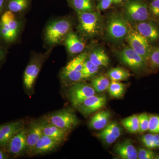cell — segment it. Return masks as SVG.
<instances>
[{
    "label": "cell",
    "mask_w": 159,
    "mask_h": 159,
    "mask_svg": "<svg viewBox=\"0 0 159 159\" xmlns=\"http://www.w3.org/2000/svg\"><path fill=\"white\" fill-rule=\"evenodd\" d=\"M23 28V23L18 15L5 11L0 16V42L6 47L16 42Z\"/></svg>",
    "instance_id": "cell-1"
},
{
    "label": "cell",
    "mask_w": 159,
    "mask_h": 159,
    "mask_svg": "<svg viewBox=\"0 0 159 159\" xmlns=\"http://www.w3.org/2000/svg\"><path fill=\"white\" fill-rule=\"evenodd\" d=\"M130 26L122 12H111L106 20V39L113 43H120L125 40Z\"/></svg>",
    "instance_id": "cell-2"
},
{
    "label": "cell",
    "mask_w": 159,
    "mask_h": 159,
    "mask_svg": "<svg viewBox=\"0 0 159 159\" xmlns=\"http://www.w3.org/2000/svg\"><path fill=\"white\" fill-rule=\"evenodd\" d=\"M76 12L78 20L77 30L81 37L91 39L102 34L103 25L99 12Z\"/></svg>",
    "instance_id": "cell-3"
},
{
    "label": "cell",
    "mask_w": 159,
    "mask_h": 159,
    "mask_svg": "<svg viewBox=\"0 0 159 159\" xmlns=\"http://www.w3.org/2000/svg\"><path fill=\"white\" fill-rule=\"evenodd\" d=\"M73 23L70 19H58L51 22L46 27L45 40L51 46L56 45L64 41L72 31Z\"/></svg>",
    "instance_id": "cell-4"
},
{
    "label": "cell",
    "mask_w": 159,
    "mask_h": 159,
    "mask_svg": "<svg viewBox=\"0 0 159 159\" xmlns=\"http://www.w3.org/2000/svg\"><path fill=\"white\" fill-rule=\"evenodd\" d=\"M122 13L130 25L149 19L148 2L146 0H126Z\"/></svg>",
    "instance_id": "cell-5"
},
{
    "label": "cell",
    "mask_w": 159,
    "mask_h": 159,
    "mask_svg": "<svg viewBox=\"0 0 159 159\" xmlns=\"http://www.w3.org/2000/svg\"><path fill=\"white\" fill-rule=\"evenodd\" d=\"M116 55L123 64L135 73L141 74L149 70L146 60L129 46L117 52Z\"/></svg>",
    "instance_id": "cell-6"
},
{
    "label": "cell",
    "mask_w": 159,
    "mask_h": 159,
    "mask_svg": "<svg viewBox=\"0 0 159 159\" xmlns=\"http://www.w3.org/2000/svg\"><path fill=\"white\" fill-rule=\"evenodd\" d=\"M125 40L127 42L129 47L144 57L147 61L153 47L147 39L130 26Z\"/></svg>",
    "instance_id": "cell-7"
},
{
    "label": "cell",
    "mask_w": 159,
    "mask_h": 159,
    "mask_svg": "<svg viewBox=\"0 0 159 159\" xmlns=\"http://www.w3.org/2000/svg\"><path fill=\"white\" fill-rule=\"evenodd\" d=\"M46 57L45 54H34L31 57L25 70L23 78L24 85L28 90H31L33 87Z\"/></svg>",
    "instance_id": "cell-8"
},
{
    "label": "cell",
    "mask_w": 159,
    "mask_h": 159,
    "mask_svg": "<svg viewBox=\"0 0 159 159\" xmlns=\"http://www.w3.org/2000/svg\"><path fill=\"white\" fill-rule=\"evenodd\" d=\"M48 122L63 129L70 132L79 123V120L73 112L62 110L49 115L46 119Z\"/></svg>",
    "instance_id": "cell-9"
},
{
    "label": "cell",
    "mask_w": 159,
    "mask_h": 159,
    "mask_svg": "<svg viewBox=\"0 0 159 159\" xmlns=\"http://www.w3.org/2000/svg\"><path fill=\"white\" fill-rule=\"evenodd\" d=\"M153 46H159V23L150 19L130 25Z\"/></svg>",
    "instance_id": "cell-10"
},
{
    "label": "cell",
    "mask_w": 159,
    "mask_h": 159,
    "mask_svg": "<svg viewBox=\"0 0 159 159\" xmlns=\"http://www.w3.org/2000/svg\"><path fill=\"white\" fill-rule=\"evenodd\" d=\"M95 93L92 86L79 82L71 86L68 96L72 105L77 108L86 99L95 95Z\"/></svg>",
    "instance_id": "cell-11"
},
{
    "label": "cell",
    "mask_w": 159,
    "mask_h": 159,
    "mask_svg": "<svg viewBox=\"0 0 159 159\" xmlns=\"http://www.w3.org/2000/svg\"><path fill=\"white\" fill-rule=\"evenodd\" d=\"M27 131L28 129L24 127L10 139L5 149L8 154L18 157L26 152Z\"/></svg>",
    "instance_id": "cell-12"
},
{
    "label": "cell",
    "mask_w": 159,
    "mask_h": 159,
    "mask_svg": "<svg viewBox=\"0 0 159 159\" xmlns=\"http://www.w3.org/2000/svg\"><path fill=\"white\" fill-rule=\"evenodd\" d=\"M24 127V123L21 121L0 125V147L5 149L10 139Z\"/></svg>",
    "instance_id": "cell-13"
},
{
    "label": "cell",
    "mask_w": 159,
    "mask_h": 159,
    "mask_svg": "<svg viewBox=\"0 0 159 159\" xmlns=\"http://www.w3.org/2000/svg\"><path fill=\"white\" fill-rule=\"evenodd\" d=\"M107 99L105 96H94L85 99L77 107L84 116H87L105 106Z\"/></svg>",
    "instance_id": "cell-14"
},
{
    "label": "cell",
    "mask_w": 159,
    "mask_h": 159,
    "mask_svg": "<svg viewBox=\"0 0 159 159\" xmlns=\"http://www.w3.org/2000/svg\"><path fill=\"white\" fill-rule=\"evenodd\" d=\"M62 142L43 134L32 150L31 154L42 155L56 149Z\"/></svg>",
    "instance_id": "cell-15"
},
{
    "label": "cell",
    "mask_w": 159,
    "mask_h": 159,
    "mask_svg": "<svg viewBox=\"0 0 159 159\" xmlns=\"http://www.w3.org/2000/svg\"><path fill=\"white\" fill-rule=\"evenodd\" d=\"M63 42L67 51L72 56L82 53L85 48V43L73 31L67 35Z\"/></svg>",
    "instance_id": "cell-16"
},
{
    "label": "cell",
    "mask_w": 159,
    "mask_h": 159,
    "mask_svg": "<svg viewBox=\"0 0 159 159\" xmlns=\"http://www.w3.org/2000/svg\"><path fill=\"white\" fill-rule=\"evenodd\" d=\"M43 122H34L28 129L26 152L31 154L34 146L43 135Z\"/></svg>",
    "instance_id": "cell-17"
},
{
    "label": "cell",
    "mask_w": 159,
    "mask_h": 159,
    "mask_svg": "<svg viewBox=\"0 0 159 159\" xmlns=\"http://www.w3.org/2000/svg\"><path fill=\"white\" fill-rule=\"evenodd\" d=\"M120 127L117 123L112 122L102 129L97 136L107 144L110 145L114 143L121 135Z\"/></svg>",
    "instance_id": "cell-18"
},
{
    "label": "cell",
    "mask_w": 159,
    "mask_h": 159,
    "mask_svg": "<svg viewBox=\"0 0 159 159\" xmlns=\"http://www.w3.org/2000/svg\"><path fill=\"white\" fill-rule=\"evenodd\" d=\"M115 151L122 159H138V151L130 140H126L116 144Z\"/></svg>",
    "instance_id": "cell-19"
},
{
    "label": "cell",
    "mask_w": 159,
    "mask_h": 159,
    "mask_svg": "<svg viewBox=\"0 0 159 159\" xmlns=\"http://www.w3.org/2000/svg\"><path fill=\"white\" fill-rule=\"evenodd\" d=\"M43 134L45 135L62 142L66 139L70 132L59 128L56 125L48 122L47 120L43 121Z\"/></svg>",
    "instance_id": "cell-20"
},
{
    "label": "cell",
    "mask_w": 159,
    "mask_h": 159,
    "mask_svg": "<svg viewBox=\"0 0 159 159\" xmlns=\"http://www.w3.org/2000/svg\"><path fill=\"white\" fill-rule=\"evenodd\" d=\"M89 59L95 66L107 67L109 64V58L105 51L100 48L93 49L88 54Z\"/></svg>",
    "instance_id": "cell-21"
},
{
    "label": "cell",
    "mask_w": 159,
    "mask_h": 159,
    "mask_svg": "<svg viewBox=\"0 0 159 159\" xmlns=\"http://www.w3.org/2000/svg\"><path fill=\"white\" fill-rule=\"evenodd\" d=\"M111 113L108 111H101L91 118L89 125L96 130L103 129L107 125Z\"/></svg>",
    "instance_id": "cell-22"
},
{
    "label": "cell",
    "mask_w": 159,
    "mask_h": 159,
    "mask_svg": "<svg viewBox=\"0 0 159 159\" xmlns=\"http://www.w3.org/2000/svg\"><path fill=\"white\" fill-rule=\"evenodd\" d=\"M60 77L63 83L67 85H73L83 79L81 72L63 69L61 72Z\"/></svg>",
    "instance_id": "cell-23"
},
{
    "label": "cell",
    "mask_w": 159,
    "mask_h": 159,
    "mask_svg": "<svg viewBox=\"0 0 159 159\" xmlns=\"http://www.w3.org/2000/svg\"><path fill=\"white\" fill-rule=\"evenodd\" d=\"M29 0H7L6 11L8 10L19 15L27 10Z\"/></svg>",
    "instance_id": "cell-24"
},
{
    "label": "cell",
    "mask_w": 159,
    "mask_h": 159,
    "mask_svg": "<svg viewBox=\"0 0 159 159\" xmlns=\"http://www.w3.org/2000/svg\"><path fill=\"white\" fill-rule=\"evenodd\" d=\"M70 6L76 11L88 12L95 11L93 0H68Z\"/></svg>",
    "instance_id": "cell-25"
},
{
    "label": "cell",
    "mask_w": 159,
    "mask_h": 159,
    "mask_svg": "<svg viewBox=\"0 0 159 159\" xmlns=\"http://www.w3.org/2000/svg\"><path fill=\"white\" fill-rule=\"evenodd\" d=\"M88 56V54L85 51L78 54L76 57L71 60L63 68V69L68 70L82 71L84 64Z\"/></svg>",
    "instance_id": "cell-26"
},
{
    "label": "cell",
    "mask_w": 159,
    "mask_h": 159,
    "mask_svg": "<svg viewBox=\"0 0 159 159\" xmlns=\"http://www.w3.org/2000/svg\"><path fill=\"white\" fill-rule=\"evenodd\" d=\"M121 123L129 132L132 134L139 132V119L137 115H134L122 119Z\"/></svg>",
    "instance_id": "cell-27"
},
{
    "label": "cell",
    "mask_w": 159,
    "mask_h": 159,
    "mask_svg": "<svg viewBox=\"0 0 159 159\" xmlns=\"http://www.w3.org/2000/svg\"><path fill=\"white\" fill-rule=\"evenodd\" d=\"M108 77L111 81H121L128 79L130 74L128 71L121 68H115L109 71Z\"/></svg>",
    "instance_id": "cell-28"
},
{
    "label": "cell",
    "mask_w": 159,
    "mask_h": 159,
    "mask_svg": "<svg viewBox=\"0 0 159 159\" xmlns=\"http://www.w3.org/2000/svg\"><path fill=\"white\" fill-rule=\"evenodd\" d=\"M110 84L109 80L105 76H101L96 77L92 80L91 86L95 91L101 93L108 89Z\"/></svg>",
    "instance_id": "cell-29"
},
{
    "label": "cell",
    "mask_w": 159,
    "mask_h": 159,
    "mask_svg": "<svg viewBox=\"0 0 159 159\" xmlns=\"http://www.w3.org/2000/svg\"><path fill=\"white\" fill-rule=\"evenodd\" d=\"M147 62L149 70L159 69V46H153Z\"/></svg>",
    "instance_id": "cell-30"
},
{
    "label": "cell",
    "mask_w": 159,
    "mask_h": 159,
    "mask_svg": "<svg viewBox=\"0 0 159 159\" xmlns=\"http://www.w3.org/2000/svg\"><path fill=\"white\" fill-rule=\"evenodd\" d=\"M125 88V85L120 81H111L109 86L108 90L111 97L118 98L123 95Z\"/></svg>",
    "instance_id": "cell-31"
},
{
    "label": "cell",
    "mask_w": 159,
    "mask_h": 159,
    "mask_svg": "<svg viewBox=\"0 0 159 159\" xmlns=\"http://www.w3.org/2000/svg\"><path fill=\"white\" fill-rule=\"evenodd\" d=\"M99 68L100 67L95 66L91 62L88 57L84 62L81 71L83 78V79H87L95 75L99 71Z\"/></svg>",
    "instance_id": "cell-32"
},
{
    "label": "cell",
    "mask_w": 159,
    "mask_h": 159,
    "mask_svg": "<svg viewBox=\"0 0 159 159\" xmlns=\"http://www.w3.org/2000/svg\"><path fill=\"white\" fill-rule=\"evenodd\" d=\"M141 141L146 148L149 149H155V143L159 141V134H148L142 136Z\"/></svg>",
    "instance_id": "cell-33"
},
{
    "label": "cell",
    "mask_w": 159,
    "mask_h": 159,
    "mask_svg": "<svg viewBox=\"0 0 159 159\" xmlns=\"http://www.w3.org/2000/svg\"><path fill=\"white\" fill-rule=\"evenodd\" d=\"M149 19L159 23V0H151L148 2Z\"/></svg>",
    "instance_id": "cell-34"
},
{
    "label": "cell",
    "mask_w": 159,
    "mask_h": 159,
    "mask_svg": "<svg viewBox=\"0 0 159 159\" xmlns=\"http://www.w3.org/2000/svg\"><path fill=\"white\" fill-rule=\"evenodd\" d=\"M139 123V133L147 131L149 126L150 115L146 113H143L138 115Z\"/></svg>",
    "instance_id": "cell-35"
},
{
    "label": "cell",
    "mask_w": 159,
    "mask_h": 159,
    "mask_svg": "<svg viewBox=\"0 0 159 159\" xmlns=\"http://www.w3.org/2000/svg\"><path fill=\"white\" fill-rule=\"evenodd\" d=\"M148 130L152 134H159V116H150Z\"/></svg>",
    "instance_id": "cell-36"
},
{
    "label": "cell",
    "mask_w": 159,
    "mask_h": 159,
    "mask_svg": "<svg viewBox=\"0 0 159 159\" xmlns=\"http://www.w3.org/2000/svg\"><path fill=\"white\" fill-rule=\"evenodd\" d=\"M156 155L154 152L148 148H140L138 152L139 159H154Z\"/></svg>",
    "instance_id": "cell-37"
},
{
    "label": "cell",
    "mask_w": 159,
    "mask_h": 159,
    "mask_svg": "<svg viewBox=\"0 0 159 159\" xmlns=\"http://www.w3.org/2000/svg\"><path fill=\"white\" fill-rule=\"evenodd\" d=\"M114 0H99L97 6L98 11H105L113 4Z\"/></svg>",
    "instance_id": "cell-38"
},
{
    "label": "cell",
    "mask_w": 159,
    "mask_h": 159,
    "mask_svg": "<svg viewBox=\"0 0 159 159\" xmlns=\"http://www.w3.org/2000/svg\"><path fill=\"white\" fill-rule=\"evenodd\" d=\"M7 54V47L0 42V66L5 61Z\"/></svg>",
    "instance_id": "cell-39"
},
{
    "label": "cell",
    "mask_w": 159,
    "mask_h": 159,
    "mask_svg": "<svg viewBox=\"0 0 159 159\" xmlns=\"http://www.w3.org/2000/svg\"><path fill=\"white\" fill-rule=\"evenodd\" d=\"M7 0H0V16L6 11Z\"/></svg>",
    "instance_id": "cell-40"
},
{
    "label": "cell",
    "mask_w": 159,
    "mask_h": 159,
    "mask_svg": "<svg viewBox=\"0 0 159 159\" xmlns=\"http://www.w3.org/2000/svg\"><path fill=\"white\" fill-rule=\"evenodd\" d=\"M9 158V154L7 153L6 151L0 147V159H7Z\"/></svg>",
    "instance_id": "cell-41"
},
{
    "label": "cell",
    "mask_w": 159,
    "mask_h": 159,
    "mask_svg": "<svg viewBox=\"0 0 159 159\" xmlns=\"http://www.w3.org/2000/svg\"><path fill=\"white\" fill-rule=\"evenodd\" d=\"M126 0H114L113 4L118 5L119 4H123Z\"/></svg>",
    "instance_id": "cell-42"
},
{
    "label": "cell",
    "mask_w": 159,
    "mask_h": 159,
    "mask_svg": "<svg viewBox=\"0 0 159 159\" xmlns=\"http://www.w3.org/2000/svg\"><path fill=\"white\" fill-rule=\"evenodd\" d=\"M156 159H159V155H157L155 157Z\"/></svg>",
    "instance_id": "cell-43"
},
{
    "label": "cell",
    "mask_w": 159,
    "mask_h": 159,
    "mask_svg": "<svg viewBox=\"0 0 159 159\" xmlns=\"http://www.w3.org/2000/svg\"><path fill=\"white\" fill-rule=\"evenodd\" d=\"M153 1H156V0H153Z\"/></svg>",
    "instance_id": "cell-44"
}]
</instances>
